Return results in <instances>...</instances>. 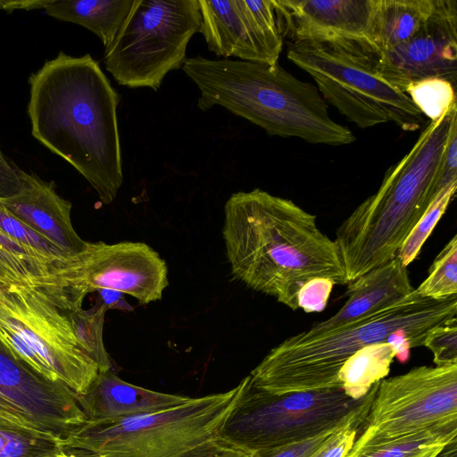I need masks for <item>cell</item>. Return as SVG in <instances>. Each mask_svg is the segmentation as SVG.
Segmentation results:
<instances>
[{"mask_svg":"<svg viewBox=\"0 0 457 457\" xmlns=\"http://www.w3.org/2000/svg\"><path fill=\"white\" fill-rule=\"evenodd\" d=\"M63 453L60 437L0 423V457H56Z\"/></svg>","mask_w":457,"mask_h":457,"instance_id":"obj_26","label":"cell"},{"mask_svg":"<svg viewBox=\"0 0 457 457\" xmlns=\"http://www.w3.org/2000/svg\"><path fill=\"white\" fill-rule=\"evenodd\" d=\"M412 287L407 267L395 256L348 284L344 305L307 330L320 332L375 313L409 295Z\"/></svg>","mask_w":457,"mask_h":457,"instance_id":"obj_19","label":"cell"},{"mask_svg":"<svg viewBox=\"0 0 457 457\" xmlns=\"http://www.w3.org/2000/svg\"><path fill=\"white\" fill-rule=\"evenodd\" d=\"M361 428L357 425L341 428L315 457H347Z\"/></svg>","mask_w":457,"mask_h":457,"instance_id":"obj_34","label":"cell"},{"mask_svg":"<svg viewBox=\"0 0 457 457\" xmlns=\"http://www.w3.org/2000/svg\"><path fill=\"white\" fill-rule=\"evenodd\" d=\"M33 137L71 164L109 204L123 182L119 95L98 62L61 52L29 78Z\"/></svg>","mask_w":457,"mask_h":457,"instance_id":"obj_2","label":"cell"},{"mask_svg":"<svg viewBox=\"0 0 457 457\" xmlns=\"http://www.w3.org/2000/svg\"><path fill=\"white\" fill-rule=\"evenodd\" d=\"M85 421L75 392L40 376L0 343V423L63 439Z\"/></svg>","mask_w":457,"mask_h":457,"instance_id":"obj_13","label":"cell"},{"mask_svg":"<svg viewBox=\"0 0 457 457\" xmlns=\"http://www.w3.org/2000/svg\"><path fill=\"white\" fill-rule=\"evenodd\" d=\"M423 346L433 353L435 365L457 363V319L431 329Z\"/></svg>","mask_w":457,"mask_h":457,"instance_id":"obj_31","label":"cell"},{"mask_svg":"<svg viewBox=\"0 0 457 457\" xmlns=\"http://www.w3.org/2000/svg\"><path fill=\"white\" fill-rule=\"evenodd\" d=\"M201 26L197 0H134L105 47V68L122 86L158 90L170 71L182 68Z\"/></svg>","mask_w":457,"mask_h":457,"instance_id":"obj_10","label":"cell"},{"mask_svg":"<svg viewBox=\"0 0 457 457\" xmlns=\"http://www.w3.org/2000/svg\"><path fill=\"white\" fill-rule=\"evenodd\" d=\"M395 356V348L386 343L359 350L344 363L338 372L341 388L352 399L364 397L375 383L388 374Z\"/></svg>","mask_w":457,"mask_h":457,"instance_id":"obj_23","label":"cell"},{"mask_svg":"<svg viewBox=\"0 0 457 457\" xmlns=\"http://www.w3.org/2000/svg\"><path fill=\"white\" fill-rule=\"evenodd\" d=\"M436 457H457V437L450 441Z\"/></svg>","mask_w":457,"mask_h":457,"instance_id":"obj_38","label":"cell"},{"mask_svg":"<svg viewBox=\"0 0 457 457\" xmlns=\"http://www.w3.org/2000/svg\"><path fill=\"white\" fill-rule=\"evenodd\" d=\"M346 426L328 430L316 436L296 443L255 450L252 452L251 457H315L329 440Z\"/></svg>","mask_w":457,"mask_h":457,"instance_id":"obj_32","label":"cell"},{"mask_svg":"<svg viewBox=\"0 0 457 457\" xmlns=\"http://www.w3.org/2000/svg\"><path fill=\"white\" fill-rule=\"evenodd\" d=\"M72 310L99 289H112L145 305L161 300L169 285L165 261L148 245L122 241L89 243L62 268ZM71 310V311H72Z\"/></svg>","mask_w":457,"mask_h":457,"instance_id":"obj_12","label":"cell"},{"mask_svg":"<svg viewBox=\"0 0 457 457\" xmlns=\"http://www.w3.org/2000/svg\"><path fill=\"white\" fill-rule=\"evenodd\" d=\"M222 237L232 274L293 311L310 281L348 284L336 242L315 215L260 188L237 192L224 206Z\"/></svg>","mask_w":457,"mask_h":457,"instance_id":"obj_1","label":"cell"},{"mask_svg":"<svg viewBox=\"0 0 457 457\" xmlns=\"http://www.w3.org/2000/svg\"><path fill=\"white\" fill-rule=\"evenodd\" d=\"M457 318V296L433 300L414 289L375 313L320 332L304 330L273 347L251 371V385L283 394L341 387L338 372L359 350L390 344L405 362L410 350L423 346L431 329Z\"/></svg>","mask_w":457,"mask_h":457,"instance_id":"obj_3","label":"cell"},{"mask_svg":"<svg viewBox=\"0 0 457 457\" xmlns=\"http://www.w3.org/2000/svg\"><path fill=\"white\" fill-rule=\"evenodd\" d=\"M0 343L37 374L77 395L100 373L66 313L37 289L0 284Z\"/></svg>","mask_w":457,"mask_h":457,"instance_id":"obj_9","label":"cell"},{"mask_svg":"<svg viewBox=\"0 0 457 457\" xmlns=\"http://www.w3.org/2000/svg\"><path fill=\"white\" fill-rule=\"evenodd\" d=\"M56 457H83V456H78V455H75V454H71V453H63Z\"/></svg>","mask_w":457,"mask_h":457,"instance_id":"obj_39","label":"cell"},{"mask_svg":"<svg viewBox=\"0 0 457 457\" xmlns=\"http://www.w3.org/2000/svg\"><path fill=\"white\" fill-rule=\"evenodd\" d=\"M378 74L404 93L412 82L444 79L456 87L457 1L436 0L435 9L411 38L378 56Z\"/></svg>","mask_w":457,"mask_h":457,"instance_id":"obj_15","label":"cell"},{"mask_svg":"<svg viewBox=\"0 0 457 457\" xmlns=\"http://www.w3.org/2000/svg\"><path fill=\"white\" fill-rule=\"evenodd\" d=\"M134 0H36L1 1L0 7L14 9H41L60 21L76 23L95 33L104 48L113 40Z\"/></svg>","mask_w":457,"mask_h":457,"instance_id":"obj_21","label":"cell"},{"mask_svg":"<svg viewBox=\"0 0 457 457\" xmlns=\"http://www.w3.org/2000/svg\"><path fill=\"white\" fill-rule=\"evenodd\" d=\"M21 189L20 169L9 162L0 148V199L13 196Z\"/></svg>","mask_w":457,"mask_h":457,"instance_id":"obj_35","label":"cell"},{"mask_svg":"<svg viewBox=\"0 0 457 457\" xmlns=\"http://www.w3.org/2000/svg\"><path fill=\"white\" fill-rule=\"evenodd\" d=\"M106 312L105 306L97 300L90 309L80 307L65 312L79 343L96 362L100 372L112 370V361L103 339Z\"/></svg>","mask_w":457,"mask_h":457,"instance_id":"obj_25","label":"cell"},{"mask_svg":"<svg viewBox=\"0 0 457 457\" xmlns=\"http://www.w3.org/2000/svg\"><path fill=\"white\" fill-rule=\"evenodd\" d=\"M422 296L445 300L457 296V236L444 246L431 264L428 275L415 288Z\"/></svg>","mask_w":457,"mask_h":457,"instance_id":"obj_28","label":"cell"},{"mask_svg":"<svg viewBox=\"0 0 457 457\" xmlns=\"http://www.w3.org/2000/svg\"><path fill=\"white\" fill-rule=\"evenodd\" d=\"M66 262L53 260L0 230V284L42 291L62 312L71 310L62 277Z\"/></svg>","mask_w":457,"mask_h":457,"instance_id":"obj_20","label":"cell"},{"mask_svg":"<svg viewBox=\"0 0 457 457\" xmlns=\"http://www.w3.org/2000/svg\"><path fill=\"white\" fill-rule=\"evenodd\" d=\"M183 71L200 90L197 106H222L261 127L270 136L311 144L350 145L353 133L331 119L316 86L300 80L278 63L187 58Z\"/></svg>","mask_w":457,"mask_h":457,"instance_id":"obj_4","label":"cell"},{"mask_svg":"<svg viewBox=\"0 0 457 457\" xmlns=\"http://www.w3.org/2000/svg\"><path fill=\"white\" fill-rule=\"evenodd\" d=\"M334 283L326 278L310 281L298 295V307L306 312H320L329 298Z\"/></svg>","mask_w":457,"mask_h":457,"instance_id":"obj_33","label":"cell"},{"mask_svg":"<svg viewBox=\"0 0 457 457\" xmlns=\"http://www.w3.org/2000/svg\"><path fill=\"white\" fill-rule=\"evenodd\" d=\"M248 382L249 376L228 391L156 412L86 420L62 439L64 452L83 457H211L227 445L224 426Z\"/></svg>","mask_w":457,"mask_h":457,"instance_id":"obj_6","label":"cell"},{"mask_svg":"<svg viewBox=\"0 0 457 457\" xmlns=\"http://www.w3.org/2000/svg\"><path fill=\"white\" fill-rule=\"evenodd\" d=\"M378 383L355 400L341 387L269 393L253 386L249 377L221 437L253 452L296 443L350 424L364 425Z\"/></svg>","mask_w":457,"mask_h":457,"instance_id":"obj_8","label":"cell"},{"mask_svg":"<svg viewBox=\"0 0 457 457\" xmlns=\"http://www.w3.org/2000/svg\"><path fill=\"white\" fill-rule=\"evenodd\" d=\"M373 2L272 0V4L281 36L290 43L349 41L370 46L367 33Z\"/></svg>","mask_w":457,"mask_h":457,"instance_id":"obj_16","label":"cell"},{"mask_svg":"<svg viewBox=\"0 0 457 457\" xmlns=\"http://www.w3.org/2000/svg\"><path fill=\"white\" fill-rule=\"evenodd\" d=\"M378 56L362 42H295L287 48L288 60L313 79L325 102L359 128L393 122L418 130L424 116L378 74Z\"/></svg>","mask_w":457,"mask_h":457,"instance_id":"obj_7","label":"cell"},{"mask_svg":"<svg viewBox=\"0 0 457 457\" xmlns=\"http://www.w3.org/2000/svg\"><path fill=\"white\" fill-rule=\"evenodd\" d=\"M252 452L234 445L230 443L211 457H251Z\"/></svg>","mask_w":457,"mask_h":457,"instance_id":"obj_37","label":"cell"},{"mask_svg":"<svg viewBox=\"0 0 457 457\" xmlns=\"http://www.w3.org/2000/svg\"><path fill=\"white\" fill-rule=\"evenodd\" d=\"M455 437L457 424H450L385 445L364 448L347 457H436Z\"/></svg>","mask_w":457,"mask_h":457,"instance_id":"obj_24","label":"cell"},{"mask_svg":"<svg viewBox=\"0 0 457 457\" xmlns=\"http://www.w3.org/2000/svg\"><path fill=\"white\" fill-rule=\"evenodd\" d=\"M455 126L457 106L424 128L410 151L386 170L378 191L337 228L334 241L348 284L396 256L439 193L436 176Z\"/></svg>","mask_w":457,"mask_h":457,"instance_id":"obj_5","label":"cell"},{"mask_svg":"<svg viewBox=\"0 0 457 457\" xmlns=\"http://www.w3.org/2000/svg\"><path fill=\"white\" fill-rule=\"evenodd\" d=\"M98 300L108 310H118L120 312H132L131 306L124 297V294L112 289H99Z\"/></svg>","mask_w":457,"mask_h":457,"instance_id":"obj_36","label":"cell"},{"mask_svg":"<svg viewBox=\"0 0 457 457\" xmlns=\"http://www.w3.org/2000/svg\"><path fill=\"white\" fill-rule=\"evenodd\" d=\"M209 50L241 61L278 63L283 37L272 0H197Z\"/></svg>","mask_w":457,"mask_h":457,"instance_id":"obj_14","label":"cell"},{"mask_svg":"<svg viewBox=\"0 0 457 457\" xmlns=\"http://www.w3.org/2000/svg\"><path fill=\"white\" fill-rule=\"evenodd\" d=\"M0 230L18 242L31 247L47 257L60 262L68 261V255L60 247L31 229L0 202Z\"/></svg>","mask_w":457,"mask_h":457,"instance_id":"obj_30","label":"cell"},{"mask_svg":"<svg viewBox=\"0 0 457 457\" xmlns=\"http://www.w3.org/2000/svg\"><path fill=\"white\" fill-rule=\"evenodd\" d=\"M436 0H374L367 33L378 54L416 34L432 14Z\"/></svg>","mask_w":457,"mask_h":457,"instance_id":"obj_22","label":"cell"},{"mask_svg":"<svg viewBox=\"0 0 457 457\" xmlns=\"http://www.w3.org/2000/svg\"><path fill=\"white\" fill-rule=\"evenodd\" d=\"M415 107L430 121H436L456 105L455 87L440 78L411 83L404 90Z\"/></svg>","mask_w":457,"mask_h":457,"instance_id":"obj_27","label":"cell"},{"mask_svg":"<svg viewBox=\"0 0 457 457\" xmlns=\"http://www.w3.org/2000/svg\"><path fill=\"white\" fill-rule=\"evenodd\" d=\"M20 177V193L0 202L24 224L68 255L83 252L88 242L84 241L72 226L71 202L57 194L53 181H44L21 170Z\"/></svg>","mask_w":457,"mask_h":457,"instance_id":"obj_17","label":"cell"},{"mask_svg":"<svg viewBox=\"0 0 457 457\" xmlns=\"http://www.w3.org/2000/svg\"><path fill=\"white\" fill-rule=\"evenodd\" d=\"M191 397L162 393L128 383L112 370L100 372L79 404L87 421L111 420L144 415L181 405Z\"/></svg>","mask_w":457,"mask_h":457,"instance_id":"obj_18","label":"cell"},{"mask_svg":"<svg viewBox=\"0 0 457 457\" xmlns=\"http://www.w3.org/2000/svg\"><path fill=\"white\" fill-rule=\"evenodd\" d=\"M456 188L457 181L441 189L405 238L396 254V257L404 266L408 267L418 257L424 243L433 232L453 198Z\"/></svg>","mask_w":457,"mask_h":457,"instance_id":"obj_29","label":"cell"},{"mask_svg":"<svg viewBox=\"0 0 457 457\" xmlns=\"http://www.w3.org/2000/svg\"><path fill=\"white\" fill-rule=\"evenodd\" d=\"M457 424V363L419 366L383 378L348 455Z\"/></svg>","mask_w":457,"mask_h":457,"instance_id":"obj_11","label":"cell"}]
</instances>
